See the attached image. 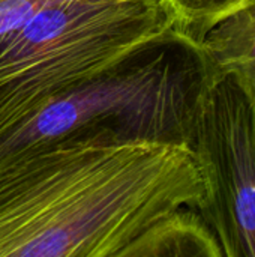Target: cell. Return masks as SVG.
Wrapping results in <instances>:
<instances>
[{
	"mask_svg": "<svg viewBox=\"0 0 255 257\" xmlns=\"http://www.w3.org/2000/svg\"><path fill=\"white\" fill-rule=\"evenodd\" d=\"M201 44L170 29L95 80L0 133V157L72 133L111 131L191 149L201 104L215 83Z\"/></svg>",
	"mask_w": 255,
	"mask_h": 257,
	"instance_id": "2",
	"label": "cell"
},
{
	"mask_svg": "<svg viewBox=\"0 0 255 257\" xmlns=\"http://www.w3.org/2000/svg\"><path fill=\"white\" fill-rule=\"evenodd\" d=\"M201 47L216 80L231 77L255 101V0L218 23Z\"/></svg>",
	"mask_w": 255,
	"mask_h": 257,
	"instance_id": "6",
	"label": "cell"
},
{
	"mask_svg": "<svg viewBox=\"0 0 255 257\" xmlns=\"http://www.w3.org/2000/svg\"><path fill=\"white\" fill-rule=\"evenodd\" d=\"M170 29L161 0H54L0 36V133Z\"/></svg>",
	"mask_w": 255,
	"mask_h": 257,
	"instance_id": "3",
	"label": "cell"
},
{
	"mask_svg": "<svg viewBox=\"0 0 255 257\" xmlns=\"http://www.w3.org/2000/svg\"><path fill=\"white\" fill-rule=\"evenodd\" d=\"M203 193L186 146L66 134L0 157V257H122Z\"/></svg>",
	"mask_w": 255,
	"mask_h": 257,
	"instance_id": "1",
	"label": "cell"
},
{
	"mask_svg": "<svg viewBox=\"0 0 255 257\" xmlns=\"http://www.w3.org/2000/svg\"><path fill=\"white\" fill-rule=\"evenodd\" d=\"M222 247L194 208H180L150 224L122 257H222Z\"/></svg>",
	"mask_w": 255,
	"mask_h": 257,
	"instance_id": "5",
	"label": "cell"
},
{
	"mask_svg": "<svg viewBox=\"0 0 255 257\" xmlns=\"http://www.w3.org/2000/svg\"><path fill=\"white\" fill-rule=\"evenodd\" d=\"M54 0H0V36L21 27Z\"/></svg>",
	"mask_w": 255,
	"mask_h": 257,
	"instance_id": "8",
	"label": "cell"
},
{
	"mask_svg": "<svg viewBox=\"0 0 255 257\" xmlns=\"http://www.w3.org/2000/svg\"><path fill=\"white\" fill-rule=\"evenodd\" d=\"M251 0H161L173 29L201 44L204 36Z\"/></svg>",
	"mask_w": 255,
	"mask_h": 257,
	"instance_id": "7",
	"label": "cell"
},
{
	"mask_svg": "<svg viewBox=\"0 0 255 257\" xmlns=\"http://www.w3.org/2000/svg\"><path fill=\"white\" fill-rule=\"evenodd\" d=\"M191 151L204 185L195 211L224 256L255 257V101L231 77L209 89Z\"/></svg>",
	"mask_w": 255,
	"mask_h": 257,
	"instance_id": "4",
	"label": "cell"
}]
</instances>
